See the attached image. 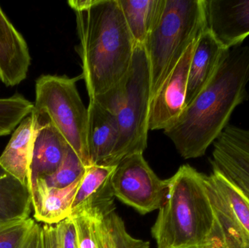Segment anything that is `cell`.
I'll list each match as a JSON object with an SVG mask.
<instances>
[{
	"mask_svg": "<svg viewBox=\"0 0 249 248\" xmlns=\"http://www.w3.org/2000/svg\"><path fill=\"white\" fill-rule=\"evenodd\" d=\"M116 166L92 165L86 167L77 188L70 217L83 215L103 220L115 212V195L112 176Z\"/></svg>",
	"mask_w": 249,
	"mask_h": 248,
	"instance_id": "cell-11",
	"label": "cell"
},
{
	"mask_svg": "<svg viewBox=\"0 0 249 248\" xmlns=\"http://www.w3.org/2000/svg\"><path fill=\"white\" fill-rule=\"evenodd\" d=\"M75 230L77 248H100V224L96 220L83 215L70 217Z\"/></svg>",
	"mask_w": 249,
	"mask_h": 248,
	"instance_id": "cell-25",
	"label": "cell"
},
{
	"mask_svg": "<svg viewBox=\"0 0 249 248\" xmlns=\"http://www.w3.org/2000/svg\"><path fill=\"white\" fill-rule=\"evenodd\" d=\"M74 13L82 78L90 100L124 80L136 44L118 0H93L90 7Z\"/></svg>",
	"mask_w": 249,
	"mask_h": 248,
	"instance_id": "cell-2",
	"label": "cell"
},
{
	"mask_svg": "<svg viewBox=\"0 0 249 248\" xmlns=\"http://www.w3.org/2000/svg\"><path fill=\"white\" fill-rule=\"evenodd\" d=\"M87 141L90 164L109 166L119 136L117 116L90 100L88 106Z\"/></svg>",
	"mask_w": 249,
	"mask_h": 248,
	"instance_id": "cell-15",
	"label": "cell"
},
{
	"mask_svg": "<svg viewBox=\"0 0 249 248\" xmlns=\"http://www.w3.org/2000/svg\"><path fill=\"white\" fill-rule=\"evenodd\" d=\"M215 225L204 248H249V199L218 172L205 177Z\"/></svg>",
	"mask_w": 249,
	"mask_h": 248,
	"instance_id": "cell-7",
	"label": "cell"
},
{
	"mask_svg": "<svg viewBox=\"0 0 249 248\" xmlns=\"http://www.w3.org/2000/svg\"><path fill=\"white\" fill-rule=\"evenodd\" d=\"M136 44L144 45L156 26L164 0H118Z\"/></svg>",
	"mask_w": 249,
	"mask_h": 248,
	"instance_id": "cell-20",
	"label": "cell"
},
{
	"mask_svg": "<svg viewBox=\"0 0 249 248\" xmlns=\"http://www.w3.org/2000/svg\"><path fill=\"white\" fill-rule=\"evenodd\" d=\"M213 144L212 170L222 174L249 199V130L228 125Z\"/></svg>",
	"mask_w": 249,
	"mask_h": 248,
	"instance_id": "cell-10",
	"label": "cell"
},
{
	"mask_svg": "<svg viewBox=\"0 0 249 248\" xmlns=\"http://www.w3.org/2000/svg\"><path fill=\"white\" fill-rule=\"evenodd\" d=\"M196 41L189 46L169 77L151 99L149 131L168 129L182 113L185 107L189 69Z\"/></svg>",
	"mask_w": 249,
	"mask_h": 248,
	"instance_id": "cell-9",
	"label": "cell"
},
{
	"mask_svg": "<svg viewBox=\"0 0 249 248\" xmlns=\"http://www.w3.org/2000/svg\"><path fill=\"white\" fill-rule=\"evenodd\" d=\"M78 78L42 75L36 80L33 110L45 114L57 131L87 167L91 165L88 149V108L77 90Z\"/></svg>",
	"mask_w": 249,
	"mask_h": 248,
	"instance_id": "cell-6",
	"label": "cell"
},
{
	"mask_svg": "<svg viewBox=\"0 0 249 248\" xmlns=\"http://www.w3.org/2000/svg\"><path fill=\"white\" fill-rule=\"evenodd\" d=\"M205 177L184 165L170 178L166 198L152 228L158 248H203L207 244L215 216Z\"/></svg>",
	"mask_w": 249,
	"mask_h": 248,
	"instance_id": "cell-3",
	"label": "cell"
},
{
	"mask_svg": "<svg viewBox=\"0 0 249 248\" xmlns=\"http://www.w3.org/2000/svg\"><path fill=\"white\" fill-rule=\"evenodd\" d=\"M206 29L205 0H164L160 17L143 45L150 64L151 99Z\"/></svg>",
	"mask_w": 249,
	"mask_h": 248,
	"instance_id": "cell-5",
	"label": "cell"
},
{
	"mask_svg": "<svg viewBox=\"0 0 249 248\" xmlns=\"http://www.w3.org/2000/svg\"><path fill=\"white\" fill-rule=\"evenodd\" d=\"M115 115L119 127L118 144L109 166H117L147 147L151 100L150 64L144 45L136 44L130 69L124 80L94 99Z\"/></svg>",
	"mask_w": 249,
	"mask_h": 248,
	"instance_id": "cell-4",
	"label": "cell"
},
{
	"mask_svg": "<svg viewBox=\"0 0 249 248\" xmlns=\"http://www.w3.org/2000/svg\"><path fill=\"white\" fill-rule=\"evenodd\" d=\"M33 109L34 103L20 94L0 99V136L11 133Z\"/></svg>",
	"mask_w": 249,
	"mask_h": 248,
	"instance_id": "cell-23",
	"label": "cell"
},
{
	"mask_svg": "<svg viewBox=\"0 0 249 248\" xmlns=\"http://www.w3.org/2000/svg\"><path fill=\"white\" fill-rule=\"evenodd\" d=\"M20 248H77L72 221L68 218L56 224L35 221Z\"/></svg>",
	"mask_w": 249,
	"mask_h": 248,
	"instance_id": "cell-21",
	"label": "cell"
},
{
	"mask_svg": "<svg viewBox=\"0 0 249 248\" xmlns=\"http://www.w3.org/2000/svg\"><path fill=\"white\" fill-rule=\"evenodd\" d=\"M31 208L30 189L0 165V224L29 218Z\"/></svg>",
	"mask_w": 249,
	"mask_h": 248,
	"instance_id": "cell-19",
	"label": "cell"
},
{
	"mask_svg": "<svg viewBox=\"0 0 249 248\" xmlns=\"http://www.w3.org/2000/svg\"><path fill=\"white\" fill-rule=\"evenodd\" d=\"M34 132L35 121L31 114L16 128L0 156L1 167L29 189Z\"/></svg>",
	"mask_w": 249,
	"mask_h": 248,
	"instance_id": "cell-18",
	"label": "cell"
},
{
	"mask_svg": "<svg viewBox=\"0 0 249 248\" xmlns=\"http://www.w3.org/2000/svg\"><path fill=\"white\" fill-rule=\"evenodd\" d=\"M81 179L61 189L48 186L43 178L36 179L30 189L35 221L56 224L70 218L73 199Z\"/></svg>",
	"mask_w": 249,
	"mask_h": 248,
	"instance_id": "cell-17",
	"label": "cell"
},
{
	"mask_svg": "<svg viewBox=\"0 0 249 248\" xmlns=\"http://www.w3.org/2000/svg\"><path fill=\"white\" fill-rule=\"evenodd\" d=\"M149 243L127 233L122 218L115 212L100 224V248H149Z\"/></svg>",
	"mask_w": 249,
	"mask_h": 248,
	"instance_id": "cell-22",
	"label": "cell"
},
{
	"mask_svg": "<svg viewBox=\"0 0 249 248\" xmlns=\"http://www.w3.org/2000/svg\"><path fill=\"white\" fill-rule=\"evenodd\" d=\"M33 218L0 224V248H20L35 224Z\"/></svg>",
	"mask_w": 249,
	"mask_h": 248,
	"instance_id": "cell-26",
	"label": "cell"
},
{
	"mask_svg": "<svg viewBox=\"0 0 249 248\" xmlns=\"http://www.w3.org/2000/svg\"><path fill=\"white\" fill-rule=\"evenodd\" d=\"M169 179L161 180L143 153L132 154L116 166L112 176L115 198L141 214L160 209L168 194Z\"/></svg>",
	"mask_w": 249,
	"mask_h": 248,
	"instance_id": "cell-8",
	"label": "cell"
},
{
	"mask_svg": "<svg viewBox=\"0 0 249 248\" xmlns=\"http://www.w3.org/2000/svg\"><path fill=\"white\" fill-rule=\"evenodd\" d=\"M35 121L30 189L39 178L46 177L58 168L68 144L45 114L32 111Z\"/></svg>",
	"mask_w": 249,
	"mask_h": 248,
	"instance_id": "cell-13",
	"label": "cell"
},
{
	"mask_svg": "<svg viewBox=\"0 0 249 248\" xmlns=\"http://www.w3.org/2000/svg\"><path fill=\"white\" fill-rule=\"evenodd\" d=\"M206 27L225 49L249 36V0H205Z\"/></svg>",
	"mask_w": 249,
	"mask_h": 248,
	"instance_id": "cell-12",
	"label": "cell"
},
{
	"mask_svg": "<svg viewBox=\"0 0 249 248\" xmlns=\"http://www.w3.org/2000/svg\"><path fill=\"white\" fill-rule=\"evenodd\" d=\"M226 50L206 27L195 45L189 69L185 107L207 85Z\"/></svg>",
	"mask_w": 249,
	"mask_h": 248,
	"instance_id": "cell-16",
	"label": "cell"
},
{
	"mask_svg": "<svg viewBox=\"0 0 249 248\" xmlns=\"http://www.w3.org/2000/svg\"><path fill=\"white\" fill-rule=\"evenodd\" d=\"M86 167L78 156L69 146L65 155L55 173L43 177L47 184L51 187L65 188L83 177Z\"/></svg>",
	"mask_w": 249,
	"mask_h": 248,
	"instance_id": "cell-24",
	"label": "cell"
},
{
	"mask_svg": "<svg viewBox=\"0 0 249 248\" xmlns=\"http://www.w3.org/2000/svg\"><path fill=\"white\" fill-rule=\"evenodd\" d=\"M31 65L29 47L0 7V81L14 87L27 77Z\"/></svg>",
	"mask_w": 249,
	"mask_h": 248,
	"instance_id": "cell-14",
	"label": "cell"
},
{
	"mask_svg": "<svg viewBox=\"0 0 249 248\" xmlns=\"http://www.w3.org/2000/svg\"><path fill=\"white\" fill-rule=\"evenodd\" d=\"M249 45L227 50L207 85L164 131L183 158L206 154L219 138L237 106L247 98Z\"/></svg>",
	"mask_w": 249,
	"mask_h": 248,
	"instance_id": "cell-1",
	"label": "cell"
}]
</instances>
